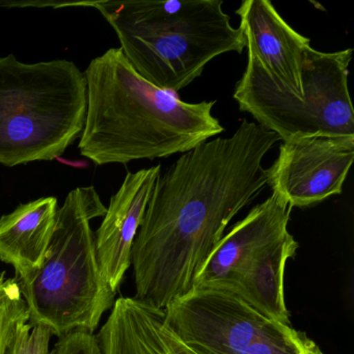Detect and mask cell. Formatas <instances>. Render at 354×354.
<instances>
[{
	"mask_svg": "<svg viewBox=\"0 0 354 354\" xmlns=\"http://www.w3.org/2000/svg\"><path fill=\"white\" fill-rule=\"evenodd\" d=\"M279 140L242 120L160 173L132 246L134 298L165 310L194 289L232 219L268 185L262 163Z\"/></svg>",
	"mask_w": 354,
	"mask_h": 354,
	"instance_id": "cell-1",
	"label": "cell"
},
{
	"mask_svg": "<svg viewBox=\"0 0 354 354\" xmlns=\"http://www.w3.org/2000/svg\"><path fill=\"white\" fill-rule=\"evenodd\" d=\"M84 74L86 113L78 149L97 165L167 158L225 132L212 115L216 101L184 102L153 86L121 48L93 59Z\"/></svg>",
	"mask_w": 354,
	"mask_h": 354,
	"instance_id": "cell-2",
	"label": "cell"
},
{
	"mask_svg": "<svg viewBox=\"0 0 354 354\" xmlns=\"http://www.w3.org/2000/svg\"><path fill=\"white\" fill-rule=\"evenodd\" d=\"M69 6L98 10L133 69L167 92L189 86L215 57L245 48L241 30L223 12V0H109Z\"/></svg>",
	"mask_w": 354,
	"mask_h": 354,
	"instance_id": "cell-3",
	"label": "cell"
},
{
	"mask_svg": "<svg viewBox=\"0 0 354 354\" xmlns=\"http://www.w3.org/2000/svg\"><path fill=\"white\" fill-rule=\"evenodd\" d=\"M106 207L94 186L69 192L57 209L55 230L40 270L19 283L32 325L62 337L75 330L94 333L115 293L101 274L91 221Z\"/></svg>",
	"mask_w": 354,
	"mask_h": 354,
	"instance_id": "cell-4",
	"label": "cell"
},
{
	"mask_svg": "<svg viewBox=\"0 0 354 354\" xmlns=\"http://www.w3.org/2000/svg\"><path fill=\"white\" fill-rule=\"evenodd\" d=\"M86 80L73 62L0 57V163L50 161L82 134Z\"/></svg>",
	"mask_w": 354,
	"mask_h": 354,
	"instance_id": "cell-5",
	"label": "cell"
},
{
	"mask_svg": "<svg viewBox=\"0 0 354 354\" xmlns=\"http://www.w3.org/2000/svg\"><path fill=\"white\" fill-rule=\"evenodd\" d=\"M165 323L198 354L322 353L306 333L214 288H194L171 302Z\"/></svg>",
	"mask_w": 354,
	"mask_h": 354,
	"instance_id": "cell-6",
	"label": "cell"
},
{
	"mask_svg": "<svg viewBox=\"0 0 354 354\" xmlns=\"http://www.w3.org/2000/svg\"><path fill=\"white\" fill-rule=\"evenodd\" d=\"M352 53L324 78L314 94L300 99L277 86L252 57L236 86L234 99L258 125L281 142L315 136H354V111L348 88Z\"/></svg>",
	"mask_w": 354,
	"mask_h": 354,
	"instance_id": "cell-7",
	"label": "cell"
},
{
	"mask_svg": "<svg viewBox=\"0 0 354 354\" xmlns=\"http://www.w3.org/2000/svg\"><path fill=\"white\" fill-rule=\"evenodd\" d=\"M354 159V136H315L281 142L267 183L291 208L341 194Z\"/></svg>",
	"mask_w": 354,
	"mask_h": 354,
	"instance_id": "cell-8",
	"label": "cell"
},
{
	"mask_svg": "<svg viewBox=\"0 0 354 354\" xmlns=\"http://www.w3.org/2000/svg\"><path fill=\"white\" fill-rule=\"evenodd\" d=\"M160 173V165L128 173L95 233L101 274L115 294L131 266L134 239Z\"/></svg>",
	"mask_w": 354,
	"mask_h": 354,
	"instance_id": "cell-9",
	"label": "cell"
},
{
	"mask_svg": "<svg viewBox=\"0 0 354 354\" xmlns=\"http://www.w3.org/2000/svg\"><path fill=\"white\" fill-rule=\"evenodd\" d=\"M291 210L289 204L273 192L254 207L215 246L201 268L194 289L225 283L250 259L289 233Z\"/></svg>",
	"mask_w": 354,
	"mask_h": 354,
	"instance_id": "cell-10",
	"label": "cell"
},
{
	"mask_svg": "<svg viewBox=\"0 0 354 354\" xmlns=\"http://www.w3.org/2000/svg\"><path fill=\"white\" fill-rule=\"evenodd\" d=\"M57 209V198L47 196L0 217V260L14 267L19 283L30 281L43 266Z\"/></svg>",
	"mask_w": 354,
	"mask_h": 354,
	"instance_id": "cell-11",
	"label": "cell"
},
{
	"mask_svg": "<svg viewBox=\"0 0 354 354\" xmlns=\"http://www.w3.org/2000/svg\"><path fill=\"white\" fill-rule=\"evenodd\" d=\"M297 248L298 242L289 232L214 289L230 292L269 318L291 325L283 293V273Z\"/></svg>",
	"mask_w": 354,
	"mask_h": 354,
	"instance_id": "cell-12",
	"label": "cell"
},
{
	"mask_svg": "<svg viewBox=\"0 0 354 354\" xmlns=\"http://www.w3.org/2000/svg\"><path fill=\"white\" fill-rule=\"evenodd\" d=\"M157 308L118 298L97 335L101 354H165L156 329Z\"/></svg>",
	"mask_w": 354,
	"mask_h": 354,
	"instance_id": "cell-13",
	"label": "cell"
},
{
	"mask_svg": "<svg viewBox=\"0 0 354 354\" xmlns=\"http://www.w3.org/2000/svg\"><path fill=\"white\" fill-rule=\"evenodd\" d=\"M28 321L30 313L19 283L0 273V354H7L18 327Z\"/></svg>",
	"mask_w": 354,
	"mask_h": 354,
	"instance_id": "cell-14",
	"label": "cell"
},
{
	"mask_svg": "<svg viewBox=\"0 0 354 354\" xmlns=\"http://www.w3.org/2000/svg\"><path fill=\"white\" fill-rule=\"evenodd\" d=\"M51 337L53 333L46 327L28 322L20 325L7 354H50Z\"/></svg>",
	"mask_w": 354,
	"mask_h": 354,
	"instance_id": "cell-15",
	"label": "cell"
},
{
	"mask_svg": "<svg viewBox=\"0 0 354 354\" xmlns=\"http://www.w3.org/2000/svg\"><path fill=\"white\" fill-rule=\"evenodd\" d=\"M50 354H101L94 333L75 330L59 337Z\"/></svg>",
	"mask_w": 354,
	"mask_h": 354,
	"instance_id": "cell-16",
	"label": "cell"
},
{
	"mask_svg": "<svg viewBox=\"0 0 354 354\" xmlns=\"http://www.w3.org/2000/svg\"><path fill=\"white\" fill-rule=\"evenodd\" d=\"M156 329L165 354H198L183 343L165 323V310H156Z\"/></svg>",
	"mask_w": 354,
	"mask_h": 354,
	"instance_id": "cell-17",
	"label": "cell"
},
{
	"mask_svg": "<svg viewBox=\"0 0 354 354\" xmlns=\"http://www.w3.org/2000/svg\"><path fill=\"white\" fill-rule=\"evenodd\" d=\"M321 354H324V353H323V352H322V353H321Z\"/></svg>",
	"mask_w": 354,
	"mask_h": 354,
	"instance_id": "cell-18",
	"label": "cell"
}]
</instances>
